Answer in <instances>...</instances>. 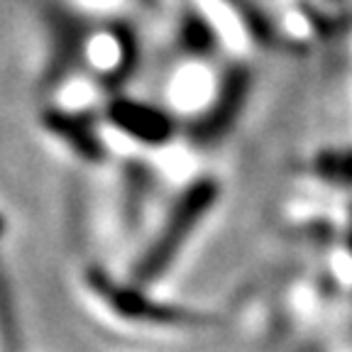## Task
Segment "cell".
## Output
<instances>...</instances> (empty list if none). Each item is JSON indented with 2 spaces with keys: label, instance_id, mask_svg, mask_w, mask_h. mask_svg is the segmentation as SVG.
<instances>
[{
  "label": "cell",
  "instance_id": "6da1fadb",
  "mask_svg": "<svg viewBox=\"0 0 352 352\" xmlns=\"http://www.w3.org/2000/svg\"><path fill=\"white\" fill-rule=\"evenodd\" d=\"M213 201H215V188H213V184H208V182L193 186L191 191L184 196L179 208L171 213L169 223L164 226L162 237L154 242L152 250H149L147 257H144V262L140 264V274H138L140 279L152 281V279H157V276H162V272H164V267L171 262L174 252H179V248L188 240L191 228L204 218V213L210 208Z\"/></svg>",
  "mask_w": 352,
  "mask_h": 352
}]
</instances>
